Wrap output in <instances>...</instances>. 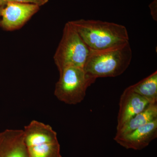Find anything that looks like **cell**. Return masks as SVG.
Here are the masks:
<instances>
[{
	"label": "cell",
	"instance_id": "cell-6",
	"mask_svg": "<svg viewBox=\"0 0 157 157\" xmlns=\"http://www.w3.org/2000/svg\"><path fill=\"white\" fill-rule=\"evenodd\" d=\"M39 9L33 4L7 2L1 12L0 27L9 31L21 28Z\"/></svg>",
	"mask_w": 157,
	"mask_h": 157
},
{
	"label": "cell",
	"instance_id": "cell-10",
	"mask_svg": "<svg viewBox=\"0 0 157 157\" xmlns=\"http://www.w3.org/2000/svg\"><path fill=\"white\" fill-rule=\"evenodd\" d=\"M157 119V103L151 104L146 109L132 117L117 131L115 137L123 136Z\"/></svg>",
	"mask_w": 157,
	"mask_h": 157
},
{
	"label": "cell",
	"instance_id": "cell-9",
	"mask_svg": "<svg viewBox=\"0 0 157 157\" xmlns=\"http://www.w3.org/2000/svg\"><path fill=\"white\" fill-rule=\"evenodd\" d=\"M0 157H30L23 130L6 129L0 133Z\"/></svg>",
	"mask_w": 157,
	"mask_h": 157
},
{
	"label": "cell",
	"instance_id": "cell-7",
	"mask_svg": "<svg viewBox=\"0 0 157 157\" xmlns=\"http://www.w3.org/2000/svg\"><path fill=\"white\" fill-rule=\"evenodd\" d=\"M157 137V119L127 135L114 137L117 143L124 148L141 150Z\"/></svg>",
	"mask_w": 157,
	"mask_h": 157
},
{
	"label": "cell",
	"instance_id": "cell-11",
	"mask_svg": "<svg viewBox=\"0 0 157 157\" xmlns=\"http://www.w3.org/2000/svg\"><path fill=\"white\" fill-rule=\"evenodd\" d=\"M147 99L151 104L157 103V71L127 88Z\"/></svg>",
	"mask_w": 157,
	"mask_h": 157
},
{
	"label": "cell",
	"instance_id": "cell-5",
	"mask_svg": "<svg viewBox=\"0 0 157 157\" xmlns=\"http://www.w3.org/2000/svg\"><path fill=\"white\" fill-rule=\"evenodd\" d=\"M23 130L30 157H62L57 133L50 125L33 120Z\"/></svg>",
	"mask_w": 157,
	"mask_h": 157
},
{
	"label": "cell",
	"instance_id": "cell-1",
	"mask_svg": "<svg viewBox=\"0 0 157 157\" xmlns=\"http://www.w3.org/2000/svg\"><path fill=\"white\" fill-rule=\"evenodd\" d=\"M69 21L91 50H104L129 43L128 30L121 25L94 20Z\"/></svg>",
	"mask_w": 157,
	"mask_h": 157
},
{
	"label": "cell",
	"instance_id": "cell-12",
	"mask_svg": "<svg viewBox=\"0 0 157 157\" xmlns=\"http://www.w3.org/2000/svg\"><path fill=\"white\" fill-rule=\"evenodd\" d=\"M6 4L9 2L33 4L41 7L48 2V0H4Z\"/></svg>",
	"mask_w": 157,
	"mask_h": 157
},
{
	"label": "cell",
	"instance_id": "cell-14",
	"mask_svg": "<svg viewBox=\"0 0 157 157\" xmlns=\"http://www.w3.org/2000/svg\"><path fill=\"white\" fill-rule=\"evenodd\" d=\"M6 3L5 2L4 0H0V7L6 5Z\"/></svg>",
	"mask_w": 157,
	"mask_h": 157
},
{
	"label": "cell",
	"instance_id": "cell-8",
	"mask_svg": "<svg viewBox=\"0 0 157 157\" xmlns=\"http://www.w3.org/2000/svg\"><path fill=\"white\" fill-rule=\"evenodd\" d=\"M151 104L143 97L126 89L120 99L117 131L121 128L132 117L146 109Z\"/></svg>",
	"mask_w": 157,
	"mask_h": 157
},
{
	"label": "cell",
	"instance_id": "cell-13",
	"mask_svg": "<svg viewBox=\"0 0 157 157\" xmlns=\"http://www.w3.org/2000/svg\"><path fill=\"white\" fill-rule=\"evenodd\" d=\"M151 10V15L153 19L157 21V0H154L149 6Z\"/></svg>",
	"mask_w": 157,
	"mask_h": 157
},
{
	"label": "cell",
	"instance_id": "cell-2",
	"mask_svg": "<svg viewBox=\"0 0 157 157\" xmlns=\"http://www.w3.org/2000/svg\"><path fill=\"white\" fill-rule=\"evenodd\" d=\"M132 58V49L129 42L104 50H90L84 69L88 74L97 79L116 77L126 70Z\"/></svg>",
	"mask_w": 157,
	"mask_h": 157
},
{
	"label": "cell",
	"instance_id": "cell-3",
	"mask_svg": "<svg viewBox=\"0 0 157 157\" xmlns=\"http://www.w3.org/2000/svg\"><path fill=\"white\" fill-rule=\"evenodd\" d=\"M90 52V49L68 21L53 57L59 72L68 67L84 68Z\"/></svg>",
	"mask_w": 157,
	"mask_h": 157
},
{
	"label": "cell",
	"instance_id": "cell-4",
	"mask_svg": "<svg viewBox=\"0 0 157 157\" xmlns=\"http://www.w3.org/2000/svg\"><path fill=\"white\" fill-rule=\"evenodd\" d=\"M59 73V78L56 84L54 95L59 101L69 105L82 102L87 89L97 79L83 68L68 67Z\"/></svg>",
	"mask_w": 157,
	"mask_h": 157
},
{
	"label": "cell",
	"instance_id": "cell-15",
	"mask_svg": "<svg viewBox=\"0 0 157 157\" xmlns=\"http://www.w3.org/2000/svg\"><path fill=\"white\" fill-rule=\"evenodd\" d=\"M4 6H1V7H0V20H1V12H2V9Z\"/></svg>",
	"mask_w": 157,
	"mask_h": 157
}]
</instances>
